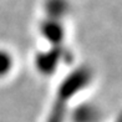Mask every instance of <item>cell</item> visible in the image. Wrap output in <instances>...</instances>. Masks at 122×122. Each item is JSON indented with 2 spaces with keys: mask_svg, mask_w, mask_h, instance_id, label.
Instances as JSON below:
<instances>
[{
  "mask_svg": "<svg viewBox=\"0 0 122 122\" xmlns=\"http://www.w3.org/2000/svg\"><path fill=\"white\" fill-rule=\"evenodd\" d=\"M8 66H9V60L6 57V55L0 52V75H3L8 70Z\"/></svg>",
  "mask_w": 122,
  "mask_h": 122,
  "instance_id": "cell-1",
  "label": "cell"
}]
</instances>
